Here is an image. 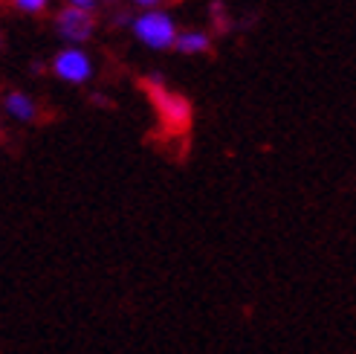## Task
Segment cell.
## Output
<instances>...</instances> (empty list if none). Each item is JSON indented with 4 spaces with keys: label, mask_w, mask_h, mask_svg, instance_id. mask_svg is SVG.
<instances>
[{
    "label": "cell",
    "mask_w": 356,
    "mask_h": 354,
    "mask_svg": "<svg viewBox=\"0 0 356 354\" xmlns=\"http://www.w3.org/2000/svg\"><path fill=\"white\" fill-rule=\"evenodd\" d=\"M131 32L134 38L151 49V52H171L177 32H180V24L168 9H148V12H136L131 15Z\"/></svg>",
    "instance_id": "obj_1"
},
{
    "label": "cell",
    "mask_w": 356,
    "mask_h": 354,
    "mask_svg": "<svg viewBox=\"0 0 356 354\" xmlns=\"http://www.w3.org/2000/svg\"><path fill=\"white\" fill-rule=\"evenodd\" d=\"M145 87H148V96H151V105L159 116V122L168 128V131H188L191 128V119H194V105L188 96L171 91V87L163 82V76H148L145 79Z\"/></svg>",
    "instance_id": "obj_2"
},
{
    "label": "cell",
    "mask_w": 356,
    "mask_h": 354,
    "mask_svg": "<svg viewBox=\"0 0 356 354\" xmlns=\"http://www.w3.org/2000/svg\"><path fill=\"white\" fill-rule=\"evenodd\" d=\"M47 70L64 84L84 87L96 76V59L84 47H61V49H56V56L47 61Z\"/></svg>",
    "instance_id": "obj_3"
},
{
    "label": "cell",
    "mask_w": 356,
    "mask_h": 354,
    "mask_svg": "<svg viewBox=\"0 0 356 354\" xmlns=\"http://www.w3.org/2000/svg\"><path fill=\"white\" fill-rule=\"evenodd\" d=\"M52 26L56 35L61 38L64 47H84L96 38V12H84V9H73V6H61L52 17Z\"/></svg>",
    "instance_id": "obj_4"
},
{
    "label": "cell",
    "mask_w": 356,
    "mask_h": 354,
    "mask_svg": "<svg viewBox=\"0 0 356 354\" xmlns=\"http://www.w3.org/2000/svg\"><path fill=\"white\" fill-rule=\"evenodd\" d=\"M0 111H3L12 122H17V125H32V122L41 116V105L32 93L12 87V91H6L0 96Z\"/></svg>",
    "instance_id": "obj_5"
},
{
    "label": "cell",
    "mask_w": 356,
    "mask_h": 354,
    "mask_svg": "<svg viewBox=\"0 0 356 354\" xmlns=\"http://www.w3.org/2000/svg\"><path fill=\"white\" fill-rule=\"evenodd\" d=\"M211 32L200 29V26H188V29H180L177 32V41H174V49L180 52V56H206L211 52Z\"/></svg>",
    "instance_id": "obj_6"
},
{
    "label": "cell",
    "mask_w": 356,
    "mask_h": 354,
    "mask_svg": "<svg viewBox=\"0 0 356 354\" xmlns=\"http://www.w3.org/2000/svg\"><path fill=\"white\" fill-rule=\"evenodd\" d=\"M9 3H12L15 12L29 15V17H38V15L49 12V3H52V0H9Z\"/></svg>",
    "instance_id": "obj_7"
},
{
    "label": "cell",
    "mask_w": 356,
    "mask_h": 354,
    "mask_svg": "<svg viewBox=\"0 0 356 354\" xmlns=\"http://www.w3.org/2000/svg\"><path fill=\"white\" fill-rule=\"evenodd\" d=\"M128 3L139 12H148V9H165L168 0H128Z\"/></svg>",
    "instance_id": "obj_8"
},
{
    "label": "cell",
    "mask_w": 356,
    "mask_h": 354,
    "mask_svg": "<svg viewBox=\"0 0 356 354\" xmlns=\"http://www.w3.org/2000/svg\"><path fill=\"white\" fill-rule=\"evenodd\" d=\"M64 6H73V9H84V12H96L99 0H64Z\"/></svg>",
    "instance_id": "obj_9"
},
{
    "label": "cell",
    "mask_w": 356,
    "mask_h": 354,
    "mask_svg": "<svg viewBox=\"0 0 356 354\" xmlns=\"http://www.w3.org/2000/svg\"><path fill=\"white\" fill-rule=\"evenodd\" d=\"M44 70H47L44 61H32V73H44Z\"/></svg>",
    "instance_id": "obj_10"
},
{
    "label": "cell",
    "mask_w": 356,
    "mask_h": 354,
    "mask_svg": "<svg viewBox=\"0 0 356 354\" xmlns=\"http://www.w3.org/2000/svg\"><path fill=\"white\" fill-rule=\"evenodd\" d=\"M99 3H119V0H99Z\"/></svg>",
    "instance_id": "obj_11"
},
{
    "label": "cell",
    "mask_w": 356,
    "mask_h": 354,
    "mask_svg": "<svg viewBox=\"0 0 356 354\" xmlns=\"http://www.w3.org/2000/svg\"><path fill=\"white\" fill-rule=\"evenodd\" d=\"M0 41H3V38H0Z\"/></svg>",
    "instance_id": "obj_12"
}]
</instances>
